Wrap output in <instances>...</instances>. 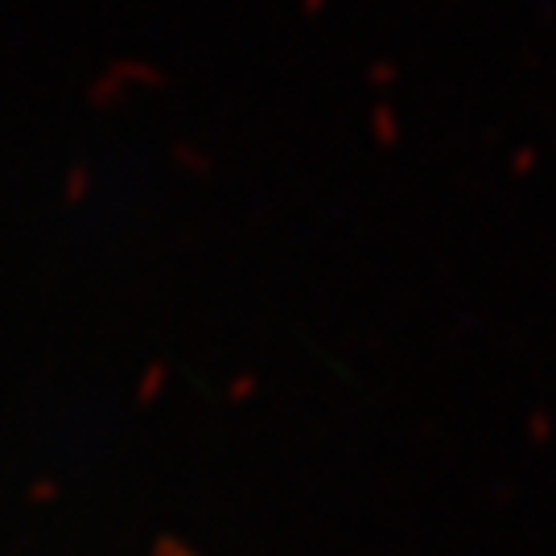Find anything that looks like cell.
<instances>
[{"mask_svg":"<svg viewBox=\"0 0 556 556\" xmlns=\"http://www.w3.org/2000/svg\"><path fill=\"white\" fill-rule=\"evenodd\" d=\"M157 556H190V552H178V548H161Z\"/></svg>","mask_w":556,"mask_h":556,"instance_id":"1","label":"cell"}]
</instances>
